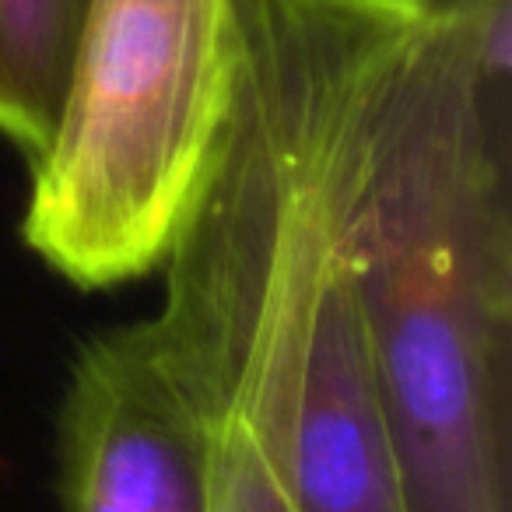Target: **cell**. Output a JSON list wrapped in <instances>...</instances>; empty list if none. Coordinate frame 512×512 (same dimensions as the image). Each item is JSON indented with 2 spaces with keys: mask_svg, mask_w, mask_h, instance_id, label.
<instances>
[{
  "mask_svg": "<svg viewBox=\"0 0 512 512\" xmlns=\"http://www.w3.org/2000/svg\"><path fill=\"white\" fill-rule=\"evenodd\" d=\"M355 260L407 512H512V0H428L407 32Z\"/></svg>",
  "mask_w": 512,
  "mask_h": 512,
  "instance_id": "cell-1",
  "label": "cell"
},
{
  "mask_svg": "<svg viewBox=\"0 0 512 512\" xmlns=\"http://www.w3.org/2000/svg\"><path fill=\"white\" fill-rule=\"evenodd\" d=\"M235 71V0H88L64 102L29 165L22 239L106 292L158 274L200 193Z\"/></svg>",
  "mask_w": 512,
  "mask_h": 512,
  "instance_id": "cell-2",
  "label": "cell"
},
{
  "mask_svg": "<svg viewBox=\"0 0 512 512\" xmlns=\"http://www.w3.org/2000/svg\"><path fill=\"white\" fill-rule=\"evenodd\" d=\"M57 442L64 512H211V435L148 320L78 348Z\"/></svg>",
  "mask_w": 512,
  "mask_h": 512,
  "instance_id": "cell-3",
  "label": "cell"
},
{
  "mask_svg": "<svg viewBox=\"0 0 512 512\" xmlns=\"http://www.w3.org/2000/svg\"><path fill=\"white\" fill-rule=\"evenodd\" d=\"M88 0H0V137L36 162L57 127Z\"/></svg>",
  "mask_w": 512,
  "mask_h": 512,
  "instance_id": "cell-4",
  "label": "cell"
},
{
  "mask_svg": "<svg viewBox=\"0 0 512 512\" xmlns=\"http://www.w3.org/2000/svg\"><path fill=\"white\" fill-rule=\"evenodd\" d=\"M211 435V512H299L256 428L228 404H200Z\"/></svg>",
  "mask_w": 512,
  "mask_h": 512,
  "instance_id": "cell-5",
  "label": "cell"
}]
</instances>
